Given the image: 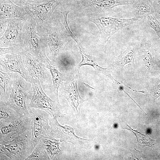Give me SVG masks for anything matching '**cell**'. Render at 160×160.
Returning a JSON list of instances; mask_svg holds the SVG:
<instances>
[{
    "mask_svg": "<svg viewBox=\"0 0 160 160\" xmlns=\"http://www.w3.org/2000/svg\"><path fill=\"white\" fill-rule=\"evenodd\" d=\"M141 51L145 66L147 69L150 70L155 68H160V61L157 58H156L154 55L151 49L145 45L142 48Z\"/></svg>",
    "mask_w": 160,
    "mask_h": 160,
    "instance_id": "21",
    "label": "cell"
},
{
    "mask_svg": "<svg viewBox=\"0 0 160 160\" xmlns=\"http://www.w3.org/2000/svg\"><path fill=\"white\" fill-rule=\"evenodd\" d=\"M77 74H71L63 81L59 87L60 92L70 103L76 108L83 102L79 92L77 85Z\"/></svg>",
    "mask_w": 160,
    "mask_h": 160,
    "instance_id": "13",
    "label": "cell"
},
{
    "mask_svg": "<svg viewBox=\"0 0 160 160\" xmlns=\"http://www.w3.org/2000/svg\"><path fill=\"white\" fill-rule=\"evenodd\" d=\"M14 3L21 7L28 5H33L49 1L50 0H11Z\"/></svg>",
    "mask_w": 160,
    "mask_h": 160,
    "instance_id": "27",
    "label": "cell"
},
{
    "mask_svg": "<svg viewBox=\"0 0 160 160\" xmlns=\"http://www.w3.org/2000/svg\"><path fill=\"white\" fill-rule=\"evenodd\" d=\"M33 94L31 83L18 74L14 81L9 97L6 103L20 116L29 115L28 105Z\"/></svg>",
    "mask_w": 160,
    "mask_h": 160,
    "instance_id": "4",
    "label": "cell"
},
{
    "mask_svg": "<svg viewBox=\"0 0 160 160\" xmlns=\"http://www.w3.org/2000/svg\"><path fill=\"white\" fill-rule=\"evenodd\" d=\"M132 8L135 17L139 18H144L153 12L150 0H137Z\"/></svg>",
    "mask_w": 160,
    "mask_h": 160,
    "instance_id": "20",
    "label": "cell"
},
{
    "mask_svg": "<svg viewBox=\"0 0 160 160\" xmlns=\"http://www.w3.org/2000/svg\"><path fill=\"white\" fill-rule=\"evenodd\" d=\"M104 13L97 14V16L91 17L89 19L97 27L100 37L104 44L119 30L142 20L135 17L128 19L115 18L106 15Z\"/></svg>",
    "mask_w": 160,
    "mask_h": 160,
    "instance_id": "6",
    "label": "cell"
},
{
    "mask_svg": "<svg viewBox=\"0 0 160 160\" xmlns=\"http://www.w3.org/2000/svg\"><path fill=\"white\" fill-rule=\"evenodd\" d=\"M0 37L4 34L7 27L8 23V19H0Z\"/></svg>",
    "mask_w": 160,
    "mask_h": 160,
    "instance_id": "28",
    "label": "cell"
},
{
    "mask_svg": "<svg viewBox=\"0 0 160 160\" xmlns=\"http://www.w3.org/2000/svg\"><path fill=\"white\" fill-rule=\"evenodd\" d=\"M0 71L17 73L31 83L32 79L25 68L20 55L8 53L0 55Z\"/></svg>",
    "mask_w": 160,
    "mask_h": 160,
    "instance_id": "11",
    "label": "cell"
},
{
    "mask_svg": "<svg viewBox=\"0 0 160 160\" xmlns=\"http://www.w3.org/2000/svg\"><path fill=\"white\" fill-rule=\"evenodd\" d=\"M20 55L30 76L32 79H38L43 89L46 91L52 84V80L50 71L45 64L25 50Z\"/></svg>",
    "mask_w": 160,
    "mask_h": 160,
    "instance_id": "7",
    "label": "cell"
},
{
    "mask_svg": "<svg viewBox=\"0 0 160 160\" xmlns=\"http://www.w3.org/2000/svg\"><path fill=\"white\" fill-rule=\"evenodd\" d=\"M84 84L87 86V87H90V88H92V89H94V88H92V87H90L89 86L88 84H86V83H84Z\"/></svg>",
    "mask_w": 160,
    "mask_h": 160,
    "instance_id": "30",
    "label": "cell"
},
{
    "mask_svg": "<svg viewBox=\"0 0 160 160\" xmlns=\"http://www.w3.org/2000/svg\"><path fill=\"white\" fill-rule=\"evenodd\" d=\"M144 18L146 23L155 31L160 39V23L153 13L147 15Z\"/></svg>",
    "mask_w": 160,
    "mask_h": 160,
    "instance_id": "24",
    "label": "cell"
},
{
    "mask_svg": "<svg viewBox=\"0 0 160 160\" xmlns=\"http://www.w3.org/2000/svg\"><path fill=\"white\" fill-rule=\"evenodd\" d=\"M28 110L31 118L32 134L37 145L41 138L47 136L50 131L49 114L39 109L28 108Z\"/></svg>",
    "mask_w": 160,
    "mask_h": 160,
    "instance_id": "9",
    "label": "cell"
},
{
    "mask_svg": "<svg viewBox=\"0 0 160 160\" xmlns=\"http://www.w3.org/2000/svg\"><path fill=\"white\" fill-rule=\"evenodd\" d=\"M62 0H50L40 4L25 5L23 8L36 24L37 32L41 37L55 19L54 11Z\"/></svg>",
    "mask_w": 160,
    "mask_h": 160,
    "instance_id": "2",
    "label": "cell"
},
{
    "mask_svg": "<svg viewBox=\"0 0 160 160\" xmlns=\"http://www.w3.org/2000/svg\"><path fill=\"white\" fill-rule=\"evenodd\" d=\"M49 160L39 140L31 154L25 160Z\"/></svg>",
    "mask_w": 160,
    "mask_h": 160,
    "instance_id": "23",
    "label": "cell"
},
{
    "mask_svg": "<svg viewBox=\"0 0 160 160\" xmlns=\"http://www.w3.org/2000/svg\"><path fill=\"white\" fill-rule=\"evenodd\" d=\"M31 129L30 114L23 115L13 122L0 126V142L12 139Z\"/></svg>",
    "mask_w": 160,
    "mask_h": 160,
    "instance_id": "12",
    "label": "cell"
},
{
    "mask_svg": "<svg viewBox=\"0 0 160 160\" xmlns=\"http://www.w3.org/2000/svg\"><path fill=\"white\" fill-rule=\"evenodd\" d=\"M8 19L7 27L3 35L0 37V47H12L22 44V31L27 19Z\"/></svg>",
    "mask_w": 160,
    "mask_h": 160,
    "instance_id": "10",
    "label": "cell"
},
{
    "mask_svg": "<svg viewBox=\"0 0 160 160\" xmlns=\"http://www.w3.org/2000/svg\"><path fill=\"white\" fill-rule=\"evenodd\" d=\"M76 44L82 57L81 61L77 65V67L78 69H79L81 66L84 65H87L92 66L95 70L109 77L113 81H115L117 83L120 84L119 82L112 76L107 68H103L100 67L94 58L85 51L80 42Z\"/></svg>",
    "mask_w": 160,
    "mask_h": 160,
    "instance_id": "17",
    "label": "cell"
},
{
    "mask_svg": "<svg viewBox=\"0 0 160 160\" xmlns=\"http://www.w3.org/2000/svg\"><path fill=\"white\" fill-rule=\"evenodd\" d=\"M21 40L24 50L44 63L48 58L46 53V45L38 34L35 22L30 16L23 26Z\"/></svg>",
    "mask_w": 160,
    "mask_h": 160,
    "instance_id": "3",
    "label": "cell"
},
{
    "mask_svg": "<svg viewBox=\"0 0 160 160\" xmlns=\"http://www.w3.org/2000/svg\"><path fill=\"white\" fill-rule=\"evenodd\" d=\"M31 83L33 94L28 105V108L41 109L50 115L59 113L60 110L59 102L53 100L47 95L42 88L39 79H32Z\"/></svg>",
    "mask_w": 160,
    "mask_h": 160,
    "instance_id": "8",
    "label": "cell"
},
{
    "mask_svg": "<svg viewBox=\"0 0 160 160\" xmlns=\"http://www.w3.org/2000/svg\"><path fill=\"white\" fill-rule=\"evenodd\" d=\"M67 35L63 25L59 21L56 22L55 19L47 27L45 33L41 37L46 45V52L48 48L47 55L51 60L54 62L65 48L68 41Z\"/></svg>",
    "mask_w": 160,
    "mask_h": 160,
    "instance_id": "5",
    "label": "cell"
},
{
    "mask_svg": "<svg viewBox=\"0 0 160 160\" xmlns=\"http://www.w3.org/2000/svg\"><path fill=\"white\" fill-rule=\"evenodd\" d=\"M21 116L6 103L0 101V126L13 122Z\"/></svg>",
    "mask_w": 160,
    "mask_h": 160,
    "instance_id": "19",
    "label": "cell"
},
{
    "mask_svg": "<svg viewBox=\"0 0 160 160\" xmlns=\"http://www.w3.org/2000/svg\"><path fill=\"white\" fill-rule=\"evenodd\" d=\"M151 88L152 97L155 100L160 96V74L153 79Z\"/></svg>",
    "mask_w": 160,
    "mask_h": 160,
    "instance_id": "25",
    "label": "cell"
},
{
    "mask_svg": "<svg viewBox=\"0 0 160 160\" xmlns=\"http://www.w3.org/2000/svg\"><path fill=\"white\" fill-rule=\"evenodd\" d=\"M50 73L53 83V90L56 97L58 99V90L61 83L65 80L67 76L62 73L54 62L48 58L44 63Z\"/></svg>",
    "mask_w": 160,
    "mask_h": 160,
    "instance_id": "18",
    "label": "cell"
},
{
    "mask_svg": "<svg viewBox=\"0 0 160 160\" xmlns=\"http://www.w3.org/2000/svg\"><path fill=\"white\" fill-rule=\"evenodd\" d=\"M136 49L134 46H130L124 51L121 52L116 59L117 65L121 68L125 65L133 63L135 58Z\"/></svg>",
    "mask_w": 160,
    "mask_h": 160,
    "instance_id": "22",
    "label": "cell"
},
{
    "mask_svg": "<svg viewBox=\"0 0 160 160\" xmlns=\"http://www.w3.org/2000/svg\"><path fill=\"white\" fill-rule=\"evenodd\" d=\"M29 17L23 8L17 5L11 0H0V19H27Z\"/></svg>",
    "mask_w": 160,
    "mask_h": 160,
    "instance_id": "15",
    "label": "cell"
},
{
    "mask_svg": "<svg viewBox=\"0 0 160 160\" xmlns=\"http://www.w3.org/2000/svg\"><path fill=\"white\" fill-rule=\"evenodd\" d=\"M135 150L132 151V157L134 159H141L144 157L142 153L140 151L137 150L135 148Z\"/></svg>",
    "mask_w": 160,
    "mask_h": 160,
    "instance_id": "29",
    "label": "cell"
},
{
    "mask_svg": "<svg viewBox=\"0 0 160 160\" xmlns=\"http://www.w3.org/2000/svg\"><path fill=\"white\" fill-rule=\"evenodd\" d=\"M18 74L0 71V101L6 102L7 101L14 81Z\"/></svg>",
    "mask_w": 160,
    "mask_h": 160,
    "instance_id": "16",
    "label": "cell"
},
{
    "mask_svg": "<svg viewBox=\"0 0 160 160\" xmlns=\"http://www.w3.org/2000/svg\"><path fill=\"white\" fill-rule=\"evenodd\" d=\"M135 0H81L79 3L86 10L97 14L104 13L105 11L120 5L133 4Z\"/></svg>",
    "mask_w": 160,
    "mask_h": 160,
    "instance_id": "14",
    "label": "cell"
},
{
    "mask_svg": "<svg viewBox=\"0 0 160 160\" xmlns=\"http://www.w3.org/2000/svg\"><path fill=\"white\" fill-rule=\"evenodd\" d=\"M0 55L8 53H14L20 54L25 50L23 48L22 44L12 47H0Z\"/></svg>",
    "mask_w": 160,
    "mask_h": 160,
    "instance_id": "26",
    "label": "cell"
},
{
    "mask_svg": "<svg viewBox=\"0 0 160 160\" xmlns=\"http://www.w3.org/2000/svg\"><path fill=\"white\" fill-rule=\"evenodd\" d=\"M36 145L31 129L12 139L0 142V153L9 160H25Z\"/></svg>",
    "mask_w": 160,
    "mask_h": 160,
    "instance_id": "1",
    "label": "cell"
}]
</instances>
